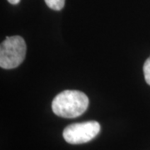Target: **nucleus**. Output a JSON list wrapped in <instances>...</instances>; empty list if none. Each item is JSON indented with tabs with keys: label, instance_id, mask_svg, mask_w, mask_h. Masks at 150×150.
<instances>
[{
	"label": "nucleus",
	"instance_id": "1",
	"mask_svg": "<svg viewBox=\"0 0 150 150\" xmlns=\"http://www.w3.org/2000/svg\"><path fill=\"white\" fill-rule=\"evenodd\" d=\"M89 100L85 93L78 90H65L54 98L52 109L57 116L74 118L85 112Z\"/></svg>",
	"mask_w": 150,
	"mask_h": 150
},
{
	"label": "nucleus",
	"instance_id": "2",
	"mask_svg": "<svg viewBox=\"0 0 150 150\" xmlns=\"http://www.w3.org/2000/svg\"><path fill=\"white\" fill-rule=\"evenodd\" d=\"M26 55V43L20 36L6 37L0 46V67L15 69L21 64Z\"/></svg>",
	"mask_w": 150,
	"mask_h": 150
},
{
	"label": "nucleus",
	"instance_id": "3",
	"mask_svg": "<svg viewBox=\"0 0 150 150\" xmlns=\"http://www.w3.org/2000/svg\"><path fill=\"white\" fill-rule=\"evenodd\" d=\"M99 132V123L96 121H87L67 126L63 132V136L70 144H81L93 139Z\"/></svg>",
	"mask_w": 150,
	"mask_h": 150
},
{
	"label": "nucleus",
	"instance_id": "4",
	"mask_svg": "<svg viewBox=\"0 0 150 150\" xmlns=\"http://www.w3.org/2000/svg\"><path fill=\"white\" fill-rule=\"evenodd\" d=\"M48 8L54 10H61L65 4V0H44Z\"/></svg>",
	"mask_w": 150,
	"mask_h": 150
},
{
	"label": "nucleus",
	"instance_id": "5",
	"mask_svg": "<svg viewBox=\"0 0 150 150\" xmlns=\"http://www.w3.org/2000/svg\"><path fill=\"white\" fill-rule=\"evenodd\" d=\"M144 74L145 81L150 85V56L149 59L145 61L144 64Z\"/></svg>",
	"mask_w": 150,
	"mask_h": 150
},
{
	"label": "nucleus",
	"instance_id": "6",
	"mask_svg": "<svg viewBox=\"0 0 150 150\" xmlns=\"http://www.w3.org/2000/svg\"><path fill=\"white\" fill-rule=\"evenodd\" d=\"M8 2L10 3L11 4H18L20 2V0H8Z\"/></svg>",
	"mask_w": 150,
	"mask_h": 150
}]
</instances>
